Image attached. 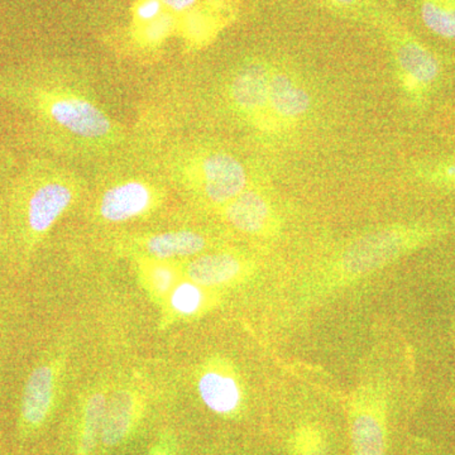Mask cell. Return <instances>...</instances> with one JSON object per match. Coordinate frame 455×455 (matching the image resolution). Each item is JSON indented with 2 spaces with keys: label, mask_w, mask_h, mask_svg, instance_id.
<instances>
[{
  "label": "cell",
  "mask_w": 455,
  "mask_h": 455,
  "mask_svg": "<svg viewBox=\"0 0 455 455\" xmlns=\"http://www.w3.org/2000/svg\"><path fill=\"white\" fill-rule=\"evenodd\" d=\"M204 405L218 415H233L243 403V386L235 371L224 361H212L197 379Z\"/></svg>",
  "instance_id": "ba28073f"
},
{
  "label": "cell",
  "mask_w": 455,
  "mask_h": 455,
  "mask_svg": "<svg viewBox=\"0 0 455 455\" xmlns=\"http://www.w3.org/2000/svg\"><path fill=\"white\" fill-rule=\"evenodd\" d=\"M206 245L205 236L193 230L160 233L149 236L145 242L147 253L157 259L196 256L203 252Z\"/></svg>",
  "instance_id": "2e32d148"
},
{
  "label": "cell",
  "mask_w": 455,
  "mask_h": 455,
  "mask_svg": "<svg viewBox=\"0 0 455 455\" xmlns=\"http://www.w3.org/2000/svg\"><path fill=\"white\" fill-rule=\"evenodd\" d=\"M74 202L73 188L49 181L33 191L27 205V224L36 235L46 233Z\"/></svg>",
  "instance_id": "8fae6325"
},
{
  "label": "cell",
  "mask_w": 455,
  "mask_h": 455,
  "mask_svg": "<svg viewBox=\"0 0 455 455\" xmlns=\"http://www.w3.org/2000/svg\"><path fill=\"white\" fill-rule=\"evenodd\" d=\"M293 455H322L324 453V436L314 425L299 427L291 440Z\"/></svg>",
  "instance_id": "603a6c76"
},
{
  "label": "cell",
  "mask_w": 455,
  "mask_h": 455,
  "mask_svg": "<svg viewBox=\"0 0 455 455\" xmlns=\"http://www.w3.org/2000/svg\"><path fill=\"white\" fill-rule=\"evenodd\" d=\"M315 2L341 16L372 20L377 26L387 17L385 11L379 9L376 0H315Z\"/></svg>",
  "instance_id": "ffe728a7"
},
{
  "label": "cell",
  "mask_w": 455,
  "mask_h": 455,
  "mask_svg": "<svg viewBox=\"0 0 455 455\" xmlns=\"http://www.w3.org/2000/svg\"><path fill=\"white\" fill-rule=\"evenodd\" d=\"M0 228H2V223H0Z\"/></svg>",
  "instance_id": "83f0119b"
},
{
  "label": "cell",
  "mask_w": 455,
  "mask_h": 455,
  "mask_svg": "<svg viewBox=\"0 0 455 455\" xmlns=\"http://www.w3.org/2000/svg\"><path fill=\"white\" fill-rule=\"evenodd\" d=\"M152 455H169V453H167L166 451H164V449H156Z\"/></svg>",
  "instance_id": "4316f807"
},
{
  "label": "cell",
  "mask_w": 455,
  "mask_h": 455,
  "mask_svg": "<svg viewBox=\"0 0 455 455\" xmlns=\"http://www.w3.org/2000/svg\"><path fill=\"white\" fill-rule=\"evenodd\" d=\"M435 223H390L373 228L335 248L299 286V304H314L390 267L447 235Z\"/></svg>",
  "instance_id": "6da1fadb"
},
{
  "label": "cell",
  "mask_w": 455,
  "mask_h": 455,
  "mask_svg": "<svg viewBox=\"0 0 455 455\" xmlns=\"http://www.w3.org/2000/svg\"><path fill=\"white\" fill-rule=\"evenodd\" d=\"M191 178L204 199L221 208L248 188L247 169L227 152H209L197 158Z\"/></svg>",
  "instance_id": "8992f818"
},
{
  "label": "cell",
  "mask_w": 455,
  "mask_h": 455,
  "mask_svg": "<svg viewBox=\"0 0 455 455\" xmlns=\"http://www.w3.org/2000/svg\"><path fill=\"white\" fill-rule=\"evenodd\" d=\"M314 98L300 74L286 65L272 66L269 122L272 133L283 134L304 124L313 112Z\"/></svg>",
  "instance_id": "277c9868"
},
{
  "label": "cell",
  "mask_w": 455,
  "mask_h": 455,
  "mask_svg": "<svg viewBox=\"0 0 455 455\" xmlns=\"http://www.w3.org/2000/svg\"><path fill=\"white\" fill-rule=\"evenodd\" d=\"M419 172L425 181L443 188H455V158L442 161L434 166L423 167Z\"/></svg>",
  "instance_id": "cb8c5ba5"
},
{
  "label": "cell",
  "mask_w": 455,
  "mask_h": 455,
  "mask_svg": "<svg viewBox=\"0 0 455 455\" xmlns=\"http://www.w3.org/2000/svg\"><path fill=\"white\" fill-rule=\"evenodd\" d=\"M179 28V18L176 14L164 11L160 17L139 27V35L140 40L146 44H160L161 42L167 40L176 29Z\"/></svg>",
  "instance_id": "44dd1931"
},
{
  "label": "cell",
  "mask_w": 455,
  "mask_h": 455,
  "mask_svg": "<svg viewBox=\"0 0 455 455\" xmlns=\"http://www.w3.org/2000/svg\"><path fill=\"white\" fill-rule=\"evenodd\" d=\"M228 223L244 235H266L277 229L274 204L263 191L247 188L223 206Z\"/></svg>",
  "instance_id": "9c48e42d"
},
{
  "label": "cell",
  "mask_w": 455,
  "mask_h": 455,
  "mask_svg": "<svg viewBox=\"0 0 455 455\" xmlns=\"http://www.w3.org/2000/svg\"><path fill=\"white\" fill-rule=\"evenodd\" d=\"M245 271L244 260L235 254H203L188 263L187 277L202 287H220L241 280Z\"/></svg>",
  "instance_id": "4fadbf2b"
},
{
  "label": "cell",
  "mask_w": 455,
  "mask_h": 455,
  "mask_svg": "<svg viewBox=\"0 0 455 455\" xmlns=\"http://www.w3.org/2000/svg\"><path fill=\"white\" fill-rule=\"evenodd\" d=\"M139 415V403L133 392H114L107 403L101 427L100 442L106 448H114L127 438Z\"/></svg>",
  "instance_id": "5bb4252c"
},
{
  "label": "cell",
  "mask_w": 455,
  "mask_h": 455,
  "mask_svg": "<svg viewBox=\"0 0 455 455\" xmlns=\"http://www.w3.org/2000/svg\"><path fill=\"white\" fill-rule=\"evenodd\" d=\"M205 304L206 293L204 291V287L191 283L190 280L176 284L171 291L170 305L179 315H196L202 311Z\"/></svg>",
  "instance_id": "d6986e66"
},
{
  "label": "cell",
  "mask_w": 455,
  "mask_h": 455,
  "mask_svg": "<svg viewBox=\"0 0 455 455\" xmlns=\"http://www.w3.org/2000/svg\"><path fill=\"white\" fill-rule=\"evenodd\" d=\"M387 381L382 374L367 373L349 398L352 455H386Z\"/></svg>",
  "instance_id": "3957f363"
},
{
  "label": "cell",
  "mask_w": 455,
  "mask_h": 455,
  "mask_svg": "<svg viewBox=\"0 0 455 455\" xmlns=\"http://www.w3.org/2000/svg\"><path fill=\"white\" fill-rule=\"evenodd\" d=\"M146 280L152 292L158 296H166L178 284V274L175 268L166 263L152 262L145 269Z\"/></svg>",
  "instance_id": "7402d4cb"
},
{
  "label": "cell",
  "mask_w": 455,
  "mask_h": 455,
  "mask_svg": "<svg viewBox=\"0 0 455 455\" xmlns=\"http://www.w3.org/2000/svg\"><path fill=\"white\" fill-rule=\"evenodd\" d=\"M40 107L55 124L82 139H106L112 133V122L107 114L82 97L47 94L41 98Z\"/></svg>",
  "instance_id": "52a82bcc"
},
{
  "label": "cell",
  "mask_w": 455,
  "mask_h": 455,
  "mask_svg": "<svg viewBox=\"0 0 455 455\" xmlns=\"http://www.w3.org/2000/svg\"><path fill=\"white\" fill-rule=\"evenodd\" d=\"M379 27L390 50L398 89L412 106H423L442 73L438 57L388 17Z\"/></svg>",
  "instance_id": "7a4b0ae2"
},
{
  "label": "cell",
  "mask_w": 455,
  "mask_h": 455,
  "mask_svg": "<svg viewBox=\"0 0 455 455\" xmlns=\"http://www.w3.org/2000/svg\"><path fill=\"white\" fill-rule=\"evenodd\" d=\"M419 13L431 33L455 41V0H419Z\"/></svg>",
  "instance_id": "ac0fdd59"
},
{
  "label": "cell",
  "mask_w": 455,
  "mask_h": 455,
  "mask_svg": "<svg viewBox=\"0 0 455 455\" xmlns=\"http://www.w3.org/2000/svg\"><path fill=\"white\" fill-rule=\"evenodd\" d=\"M164 11H169L176 16H182L200 4V0H161Z\"/></svg>",
  "instance_id": "484cf974"
},
{
  "label": "cell",
  "mask_w": 455,
  "mask_h": 455,
  "mask_svg": "<svg viewBox=\"0 0 455 455\" xmlns=\"http://www.w3.org/2000/svg\"><path fill=\"white\" fill-rule=\"evenodd\" d=\"M107 396L103 392L92 395L84 407L82 425L79 434V454L89 455L92 453L103 427L104 416L107 410Z\"/></svg>",
  "instance_id": "e0dca14e"
},
{
  "label": "cell",
  "mask_w": 455,
  "mask_h": 455,
  "mask_svg": "<svg viewBox=\"0 0 455 455\" xmlns=\"http://www.w3.org/2000/svg\"><path fill=\"white\" fill-rule=\"evenodd\" d=\"M55 397V373L50 366L36 368L23 392L20 418L27 429L35 430L49 418Z\"/></svg>",
  "instance_id": "7c38bea8"
},
{
  "label": "cell",
  "mask_w": 455,
  "mask_h": 455,
  "mask_svg": "<svg viewBox=\"0 0 455 455\" xmlns=\"http://www.w3.org/2000/svg\"><path fill=\"white\" fill-rule=\"evenodd\" d=\"M223 27V18L212 0L191 9L179 18V28L182 37L193 44L202 47L212 41Z\"/></svg>",
  "instance_id": "9a60e30c"
},
{
  "label": "cell",
  "mask_w": 455,
  "mask_h": 455,
  "mask_svg": "<svg viewBox=\"0 0 455 455\" xmlns=\"http://www.w3.org/2000/svg\"><path fill=\"white\" fill-rule=\"evenodd\" d=\"M155 202V193L146 182L131 180L106 191L99 212L109 223H123L145 214Z\"/></svg>",
  "instance_id": "30bf717a"
},
{
  "label": "cell",
  "mask_w": 455,
  "mask_h": 455,
  "mask_svg": "<svg viewBox=\"0 0 455 455\" xmlns=\"http://www.w3.org/2000/svg\"><path fill=\"white\" fill-rule=\"evenodd\" d=\"M274 62L251 60L233 75L228 98L239 116L257 130L272 133L269 122V80Z\"/></svg>",
  "instance_id": "5b68a950"
},
{
  "label": "cell",
  "mask_w": 455,
  "mask_h": 455,
  "mask_svg": "<svg viewBox=\"0 0 455 455\" xmlns=\"http://www.w3.org/2000/svg\"><path fill=\"white\" fill-rule=\"evenodd\" d=\"M164 12V7L161 0H139L133 11L134 22L139 27L147 25L160 17Z\"/></svg>",
  "instance_id": "d4e9b609"
}]
</instances>
